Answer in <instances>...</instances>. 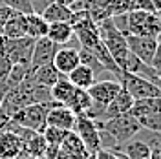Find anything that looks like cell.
I'll list each match as a JSON object with an SVG mask.
<instances>
[{
  "instance_id": "ab89813d",
  "label": "cell",
  "mask_w": 161,
  "mask_h": 159,
  "mask_svg": "<svg viewBox=\"0 0 161 159\" xmlns=\"http://www.w3.org/2000/svg\"><path fill=\"white\" fill-rule=\"evenodd\" d=\"M4 126H6V121H2V119H0V132L4 130Z\"/></svg>"
},
{
  "instance_id": "b9f144b4",
  "label": "cell",
  "mask_w": 161,
  "mask_h": 159,
  "mask_svg": "<svg viewBox=\"0 0 161 159\" xmlns=\"http://www.w3.org/2000/svg\"><path fill=\"white\" fill-rule=\"evenodd\" d=\"M158 75H159V77H161V73H158Z\"/></svg>"
},
{
  "instance_id": "4316f807",
  "label": "cell",
  "mask_w": 161,
  "mask_h": 159,
  "mask_svg": "<svg viewBox=\"0 0 161 159\" xmlns=\"http://www.w3.org/2000/svg\"><path fill=\"white\" fill-rule=\"evenodd\" d=\"M46 148H48L46 139H44V135H42V134H39V132H35L31 137H28V139L22 143V150H26L28 154L35 156L37 159H40L42 156H44Z\"/></svg>"
},
{
  "instance_id": "44dd1931",
  "label": "cell",
  "mask_w": 161,
  "mask_h": 159,
  "mask_svg": "<svg viewBox=\"0 0 161 159\" xmlns=\"http://www.w3.org/2000/svg\"><path fill=\"white\" fill-rule=\"evenodd\" d=\"M40 15L44 17V20H46L48 24H53V22H70L73 11H71L66 4H62V2L57 0V2H53L51 6H48Z\"/></svg>"
},
{
  "instance_id": "d4e9b609",
  "label": "cell",
  "mask_w": 161,
  "mask_h": 159,
  "mask_svg": "<svg viewBox=\"0 0 161 159\" xmlns=\"http://www.w3.org/2000/svg\"><path fill=\"white\" fill-rule=\"evenodd\" d=\"M60 148L64 150V154L68 157L70 156H77V157H88L90 156V152L86 150V146L82 145V141L77 137L75 132H68L66 139L62 141V145H60Z\"/></svg>"
},
{
  "instance_id": "52a82bcc",
  "label": "cell",
  "mask_w": 161,
  "mask_h": 159,
  "mask_svg": "<svg viewBox=\"0 0 161 159\" xmlns=\"http://www.w3.org/2000/svg\"><path fill=\"white\" fill-rule=\"evenodd\" d=\"M71 132L77 134V137L82 141V145L86 146V150H88L90 154H95V152L101 150V145H103V141H101V130H99V126H97V123L92 121L90 117H86V115H77L75 126H73Z\"/></svg>"
},
{
  "instance_id": "f35d334b",
  "label": "cell",
  "mask_w": 161,
  "mask_h": 159,
  "mask_svg": "<svg viewBox=\"0 0 161 159\" xmlns=\"http://www.w3.org/2000/svg\"><path fill=\"white\" fill-rule=\"evenodd\" d=\"M150 82H152V84H156V86L159 88V91H161V77H159V75H154V77L150 79Z\"/></svg>"
},
{
  "instance_id": "d6a6232c",
  "label": "cell",
  "mask_w": 161,
  "mask_h": 159,
  "mask_svg": "<svg viewBox=\"0 0 161 159\" xmlns=\"http://www.w3.org/2000/svg\"><path fill=\"white\" fill-rule=\"evenodd\" d=\"M11 68H13V62L8 59V55H6L4 51L0 50V80H2V82H6Z\"/></svg>"
},
{
  "instance_id": "d6986e66",
  "label": "cell",
  "mask_w": 161,
  "mask_h": 159,
  "mask_svg": "<svg viewBox=\"0 0 161 159\" xmlns=\"http://www.w3.org/2000/svg\"><path fill=\"white\" fill-rule=\"evenodd\" d=\"M30 77L33 79L35 84L39 86H46V88H51L57 80H59L60 73L55 70L53 64H44L40 68H35V70H30Z\"/></svg>"
},
{
  "instance_id": "603a6c76",
  "label": "cell",
  "mask_w": 161,
  "mask_h": 159,
  "mask_svg": "<svg viewBox=\"0 0 161 159\" xmlns=\"http://www.w3.org/2000/svg\"><path fill=\"white\" fill-rule=\"evenodd\" d=\"M130 113L137 117L152 115V113H161V97H152V99H143V101H134Z\"/></svg>"
},
{
  "instance_id": "3957f363",
  "label": "cell",
  "mask_w": 161,
  "mask_h": 159,
  "mask_svg": "<svg viewBox=\"0 0 161 159\" xmlns=\"http://www.w3.org/2000/svg\"><path fill=\"white\" fill-rule=\"evenodd\" d=\"M55 106V102H37V104H30L26 108L19 110L17 113H13L9 117L11 123L24 126V128H30L33 132H39L42 134L46 128V117H48V112Z\"/></svg>"
},
{
  "instance_id": "7bdbcfd3",
  "label": "cell",
  "mask_w": 161,
  "mask_h": 159,
  "mask_svg": "<svg viewBox=\"0 0 161 159\" xmlns=\"http://www.w3.org/2000/svg\"><path fill=\"white\" fill-rule=\"evenodd\" d=\"M0 102H2V99H0Z\"/></svg>"
},
{
  "instance_id": "83f0119b",
  "label": "cell",
  "mask_w": 161,
  "mask_h": 159,
  "mask_svg": "<svg viewBox=\"0 0 161 159\" xmlns=\"http://www.w3.org/2000/svg\"><path fill=\"white\" fill-rule=\"evenodd\" d=\"M28 71H30V66H28V64H13L9 75H8V79H6L8 91H9V90H13V88H17L20 82L26 79Z\"/></svg>"
},
{
  "instance_id": "4dcf8cb0",
  "label": "cell",
  "mask_w": 161,
  "mask_h": 159,
  "mask_svg": "<svg viewBox=\"0 0 161 159\" xmlns=\"http://www.w3.org/2000/svg\"><path fill=\"white\" fill-rule=\"evenodd\" d=\"M2 6H8V8H11L13 11L22 13V15H30V13H33L30 0H2Z\"/></svg>"
},
{
  "instance_id": "484cf974",
  "label": "cell",
  "mask_w": 161,
  "mask_h": 159,
  "mask_svg": "<svg viewBox=\"0 0 161 159\" xmlns=\"http://www.w3.org/2000/svg\"><path fill=\"white\" fill-rule=\"evenodd\" d=\"M123 156L126 159H150V145L145 141H126Z\"/></svg>"
},
{
  "instance_id": "6da1fadb",
  "label": "cell",
  "mask_w": 161,
  "mask_h": 159,
  "mask_svg": "<svg viewBox=\"0 0 161 159\" xmlns=\"http://www.w3.org/2000/svg\"><path fill=\"white\" fill-rule=\"evenodd\" d=\"M97 28H99L101 42L104 44V48L108 50V53L112 55V59L115 60V64L119 66V70H121L123 64H125L126 55H128V46H126V37H125V33L115 28L112 17L106 19V20H103V22H99Z\"/></svg>"
},
{
  "instance_id": "e0dca14e",
  "label": "cell",
  "mask_w": 161,
  "mask_h": 159,
  "mask_svg": "<svg viewBox=\"0 0 161 159\" xmlns=\"http://www.w3.org/2000/svg\"><path fill=\"white\" fill-rule=\"evenodd\" d=\"M73 91H75V86H73L64 75H60L59 80L50 88V95H51V101H53L55 104L66 106L68 101L71 99V95H73Z\"/></svg>"
},
{
  "instance_id": "7402d4cb",
  "label": "cell",
  "mask_w": 161,
  "mask_h": 159,
  "mask_svg": "<svg viewBox=\"0 0 161 159\" xmlns=\"http://www.w3.org/2000/svg\"><path fill=\"white\" fill-rule=\"evenodd\" d=\"M48 26L50 24L44 20V17L40 13H30V15H26V35L31 37V39L46 37Z\"/></svg>"
},
{
  "instance_id": "8992f818",
  "label": "cell",
  "mask_w": 161,
  "mask_h": 159,
  "mask_svg": "<svg viewBox=\"0 0 161 159\" xmlns=\"http://www.w3.org/2000/svg\"><path fill=\"white\" fill-rule=\"evenodd\" d=\"M35 39L22 37V39H6L0 35V50L8 55L13 64H28L30 66L31 50H33Z\"/></svg>"
},
{
  "instance_id": "277c9868",
  "label": "cell",
  "mask_w": 161,
  "mask_h": 159,
  "mask_svg": "<svg viewBox=\"0 0 161 159\" xmlns=\"http://www.w3.org/2000/svg\"><path fill=\"white\" fill-rule=\"evenodd\" d=\"M161 33V20L154 13L128 11L126 13V35L158 37Z\"/></svg>"
},
{
  "instance_id": "2e32d148",
  "label": "cell",
  "mask_w": 161,
  "mask_h": 159,
  "mask_svg": "<svg viewBox=\"0 0 161 159\" xmlns=\"http://www.w3.org/2000/svg\"><path fill=\"white\" fill-rule=\"evenodd\" d=\"M0 35L6 37V39H22V37H28L26 35V15L15 11L8 19V22L4 24Z\"/></svg>"
},
{
  "instance_id": "f1b7e54d",
  "label": "cell",
  "mask_w": 161,
  "mask_h": 159,
  "mask_svg": "<svg viewBox=\"0 0 161 159\" xmlns=\"http://www.w3.org/2000/svg\"><path fill=\"white\" fill-rule=\"evenodd\" d=\"M42 135H44L48 146H60L62 141L66 139L68 132L66 130H60V128H55V126H46L44 132H42Z\"/></svg>"
},
{
  "instance_id": "5b68a950",
  "label": "cell",
  "mask_w": 161,
  "mask_h": 159,
  "mask_svg": "<svg viewBox=\"0 0 161 159\" xmlns=\"http://www.w3.org/2000/svg\"><path fill=\"white\" fill-rule=\"evenodd\" d=\"M121 86L132 95L134 101H143V99H152V97H161V91L156 84H152L148 79L134 75V73H121Z\"/></svg>"
},
{
  "instance_id": "ffe728a7",
  "label": "cell",
  "mask_w": 161,
  "mask_h": 159,
  "mask_svg": "<svg viewBox=\"0 0 161 159\" xmlns=\"http://www.w3.org/2000/svg\"><path fill=\"white\" fill-rule=\"evenodd\" d=\"M66 79L70 80L75 88L88 90L92 84L95 82V73H93V70H90L88 66L79 64L77 68H73V70H71L68 75H66Z\"/></svg>"
},
{
  "instance_id": "f546056e",
  "label": "cell",
  "mask_w": 161,
  "mask_h": 159,
  "mask_svg": "<svg viewBox=\"0 0 161 159\" xmlns=\"http://www.w3.org/2000/svg\"><path fill=\"white\" fill-rule=\"evenodd\" d=\"M130 11H145L158 15L161 11V0H132Z\"/></svg>"
},
{
  "instance_id": "7a4b0ae2",
  "label": "cell",
  "mask_w": 161,
  "mask_h": 159,
  "mask_svg": "<svg viewBox=\"0 0 161 159\" xmlns=\"http://www.w3.org/2000/svg\"><path fill=\"white\" fill-rule=\"evenodd\" d=\"M97 126L104 134H108L115 143H126L134 135L143 132L139 121L136 119L132 113H123V115L112 117V119L101 121V123H97Z\"/></svg>"
},
{
  "instance_id": "ee69618b",
  "label": "cell",
  "mask_w": 161,
  "mask_h": 159,
  "mask_svg": "<svg viewBox=\"0 0 161 159\" xmlns=\"http://www.w3.org/2000/svg\"><path fill=\"white\" fill-rule=\"evenodd\" d=\"M40 159H42V157H40Z\"/></svg>"
},
{
  "instance_id": "5bb4252c",
  "label": "cell",
  "mask_w": 161,
  "mask_h": 159,
  "mask_svg": "<svg viewBox=\"0 0 161 159\" xmlns=\"http://www.w3.org/2000/svg\"><path fill=\"white\" fill-rule=\"evenodd\" d=\"M22 150V141L17 134L4 128L0 132V159H15Z\"/></svg>"
},
{
  "instance_id": "8d00e7d4",
  "label": "cell",
  "mask_w": 161,
  "mask_h": 159,
  "mask_svg": "<svg viewBox=\"0 0 161 159\" xmlns=\"http://www.w3.org/2000/svg\"><path fill=\"white\" fill-rule=\"evenodd\" d=\"M150 159H161V141L150 145Z\"/></svg>"
},
{
  "instance_id": "ac0fdd59",
  "label": "cell",
  "mask_w": 161,
  "mask_h": 159,
  "mask_svg": "<svg viewBox=\"0 0 161 159\" xmlns=\"http://www.w3.org/2000/svg\"><path fill=\"white\" fill-rule=\"evenodd\" d=\"M82 6H84V11L88 13V17L95 24L112 17L110 0H82Z\"/></svg>"
},
{
  "instance_id": "4fadbf2b",
  "label": "cell",
  "mask_w": 161,
  "mask_h": 159,
  "mask_svg": "<svg viewBox=\"0 0 161 159\" xmlns=\"http://www.w3.org/2000/svg\"><path fill=\"white\" fill-rule=\"evenodd\" d=\"M79 48H68V46H60L57 53H55V57H53V66H55V70L59 71L60 75H68L73 68H77L79 66V53H77Z\"/></svg>"
},
{
  "instance_id": "8fae6325",
  "label": "cell",
  "mask_w": 161,
  "mask_h": 159,
  "mask_svg": "<svg viewBox=\"0 0 161 159\" xmlns=\"http://www.w3.org/2000/svg\"><path fill=\"white\" fill-rule=\"evenodd\" d=\"M75 119H77V115H75V113L68 108V106L55 104V106L48 112V117H46V126H55V128L71 132V130H73V126H75Z\"/></svg>"
},
{
  "instance_id": "74e56055",
  "label": "cell",
  "mask_w": 161,
  "mask_h": 159,
  "mask_svg": "<svg viewBox=\"0 0 161 159\" xmlns=\"http://www.w3.org/2000/svg\"><path fill=\"white\" fill-rule=\"evenodd\" d=\"M15 159H37V157H35V156H31V154H28L26 150H20Z\"/></svg>"
},
{
  "instance_id": "cb8c5ba5",
  "label": "cell",
  "mask_w": 161,
  "mask_h": 159,
  "mask_svg": "<svg viewBox=\"0 0 161 159\" xmlns=\"http://www.w3.org/2000/svg\"><path fill=\"white\" fill-rule=\"evenodd\" d=\"M66 106L75 115H84L92 106V99H90V95H88V91L86 90H80V88H75V91H73V95H71V99L68 101Z\"/></svg>"
},
{
  "instance_id": "30bf717a",
  "label": "cell",
  "mask_w": 161,
  "mask_h": 159,
  "mask_svg": "<svg viewBox=\"0 0 161 159\" xmlns=\"http://www.w3.org/2000/svg\"><path fill=\"white\" fill-rule=\"evenodd\" d=\"M60 46H57L55 42H51L48 37H40V39H35V44H33V50H31V59H30V70H35V68H40L44 64H51L53 62V57L59 50Z\"/></svg>"
},
{
  "instance_id": "836d02e7",
  "label": "cell",
  "mask_w": 161,
  "mask_h": 159,
  "mask_svg": "<svg viewBox=\"0 0 161 159\" xmlns=\"http://www.w3.org/2000/svg\"><path fill=\"white\" fill-rule=\"evenodd\" d=\"M42 159H68V156L64 154V150L60 146H48Z\"/></svg>"
},
{
  "instance_id": "9a60e30c",
  "label": "cell",
  "mask_w": 161,
  "mask_h": 159,
  "mask_svg": "<svg viewBox=\"0 0 161 159\" xmlns=\"http://www.w3.org/2000/svg\"><path fill=\"white\" fill-rule=\"evenodd\" d=\"M46 37L51 42H55L57 46H66L73 39V26L70 22H53L48 26Z\"/></svg>"
},
{
  "instance_id": "7c38bea8",
  "label": "cell",
  "mask_w": 161,
  "mask_h": 159,
  "mask_svg": "<svg viewBox=\"0 0 161 159\" xmlns=\"http://www.w3.org/2000/svg\"><path fill=\"white\" fill-rule=\"evenodd\" d=\"M132 106H134V99H132V95L121 86V90L117 91V95H115V97L104 106L103 121L112 119V117H117V115H123V113H130Z\"/></svg>"
},
{
  "instance_id": "1f68e13d",
  "label": "cell",
  "mask_w": 161,
  "mask_h": 159,
  "mask_svg": "<svg viewBox=\"0 0 161 159\" xmlns=\"http://www.w3.org/2000/svg\"><path fill=\"white\" fill-rule=\"evenodd\" d=\"M130 4H132V0H110L112 17H117V15H126V13L130 11Z\"/></svg>"
},
{
  "instance_id": "60d3db41",
  "label": "cell",
  "mask_w": 161,
  "mask_h": 159,
  "mask_svg": "<svg viewBox=\"0 0 161 159\" xmlns=\"http://www.w3.org/2000/svg\"><path fill=\"white\" fill-rule=\"evenodd\" d=\"M0 6H2V0H0Z\"/></svg>"
},
{
  "instance_id": "e575fe53",
  "label": "cell",
  "mask_w": 161,
  "mask_h": 159,
  "mask_svg": "<svg viewBox=\"0 0 161 159\" xmlns=\"http://www.w3.org/2000/svg\"><path fill=\"white\" fill-rule=\"evenodd\" d=\"M152 68L161 73V33L158 35V44H156V51H154V59H152Z\"/></svg>"
},
{
  "instance_id": "ba28073f",
  "label": "cell",
  "mask_w": 161,
  "mask_h": 159,
  "mask_svg": "<svg viewBox=\"0 0 161 159\" xmlns=\"http://www.w3.org/2000/svg\"><path fill=\"white\" fill-rule=\"evenodd\" d=\"M125 37H126L128 51L134 53L147 66H152V59H154L158 37H145V35H125Z\"/></svg>"
},
{
  "instance_id": "9c48e42d",
  "label": "cell",
  "mask_w": 161,
  "mask_h": 159,
  "mask_svg": "<svg viewBox=\"0 0 161 159\" xmlns=\"http://www.w3.org/2000/svg\"><path fill=\"white\" fill-rule=\"evenodd\" d=\"M119 90H121L119 80L106 79V80H95L86 91H88V95H90V99H92V104L104 108V106L117 95Z\"/></svg>"
},
{
  "instance_id": "d590c367",
  "label": "cell",
  "mask_w": 161,
  "mask_h": 159,
  "mask_svg": "<svg viewBox=\"0 0 161 159\" xmlns=\"http://www.w3.org/2000/svg\"><path fill=\"white\" fill-rule=\"evenodd\" d=\"M53 2H57V0H30L33 13H42V11L46 9L48 6H51Z\"/></svg>"
}]
</instances>
